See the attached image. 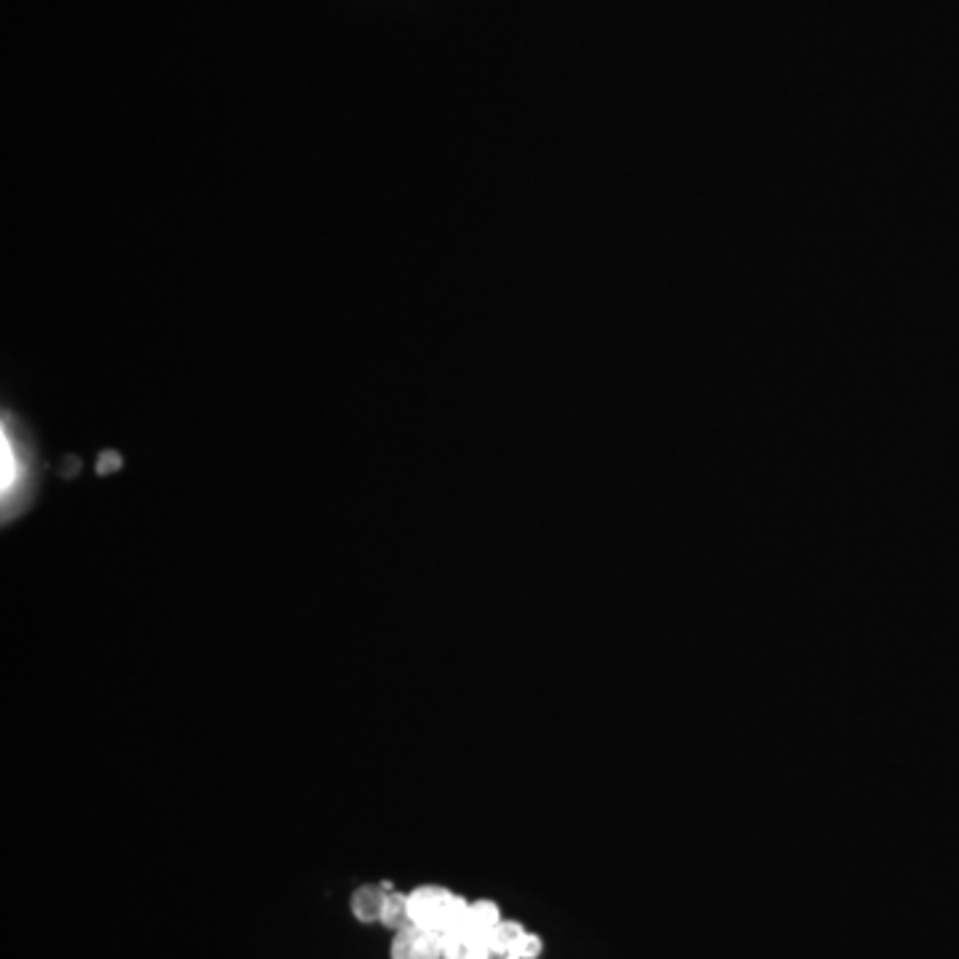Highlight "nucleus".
Segmentation results:
<instances>
[{
    "instance_id": "5",
    "label": "nucleus",
    "mask_w": 959,
    "mask_h": 959,
    "mask_svg": "<svg viewBox=\"0 0 959 959\" xmlns=\"http://www.w3.org/2000/svg\"><path fill=\"white\" fill-rule=\"evenodd\" d=\"M379 925H384V928L392 930V932H398V930L411 925V917H408V892L387 890Z\"/></svg>"
},
{
    "instance_id": "4",
    "label": "nucleus",
    "mask_w": 959,
    "mask_h": 959,
    "mask_svg": "<svg viewBox=\"0 0 959 959\" xmlns=\"http://www.w3.org/2000/svg\"><path fill=\"white\" fill-rule=\"evenodd\" d=\"M501 922V909L493 901H475L469 904L465 922H461L459 930L475 932V936L488 938L493 932L496 925Z\"/></svg>"
},
{
    "instance_id": "2",
    "label": "nucleus",
    "mask_w": 959,
    "mask_h": 959,
    "mask_svg": "<svg viewBox=\"0 0 959 959\" xmlns=\"http://www.w3.org/2000/svg\"><path fill=\"white\" fill-rule=\"evenodd\" d=\"M389 959H442V938L408 925V928L392 932Z\"/></svg>"
},
{
    "instance_id": "6",
    "label": "nucleus",
    "mask_w": 959,
    "mask_h": 959,
    "mask_svg": "<svg viewBox=\"0 0 959 959\" xmlns=\"http://www.w3.org/2000/svg\"><path fill=\"white\" fill-rule=\"evenodd\" d=\"M19 475H22V465H19L14 442L9 440V432H3V493L6 496L17 491Z\"/></svg>"
},
{
    "instance_id": "3",
    "label": "nucleus",
    "mask_w": 959,
    "mask_h": 959,
    "mask_svg": "<svg viewBox=\"0 0 959 959\" xmlns=\"http://www.w3.org/2000/svg\"><path fill=\"white\" fill-rule=\"evenodd\" d=\"M387 890H392L389 885H360L353 896H349V911L360 925H374L381 919L384 898Z\"/></svg>"
},
{
    "instance_id": "1",
    "label": "nucleus",
    "mask_w": 959,
    "mask_h": 959,
    "mask_svg": "<svg viewBox=\"0 0 959 959\" xmlns=\"http://www.w3.org/2000/svg\"><path fill=\"white\" fill-rule=\"evenodd\" d=\"M469 901L440 885H421L408 892V917L411 925L446 938L461 928Z\"/></svg>"
}]
</instances>
